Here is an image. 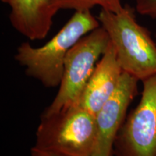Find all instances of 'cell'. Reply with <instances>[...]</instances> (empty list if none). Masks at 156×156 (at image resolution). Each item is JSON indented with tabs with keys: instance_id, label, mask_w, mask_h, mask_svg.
Instances as JSON below:
<instances>
[{
	"instance_id": "ba28073f",
	"label": "cell",
	"mask_w": 156,
	"mask_h": 156,
	"mask_svg": "<svg viewBox=\"0 0 156 156\" xmlns=\"http://www.w3.org/2000/svg\"><path fill=\"white\" fill-rule=\"evenodd\" d=\"M123 73L116 50L110 43L75 104L95 115L116 91Z\"/></svg>"
},
{
	"instance_id": "9c48e42d",
	"label": "cell",
	"mask_w": 156,
	"mask_h": 156,
	"mask_svg": "<svg viewBox=\"0 0 156 156\" xmlns=\"http://www.w3.org/2000/svg\"><path fill=\"white\" fill-rule=\"evenodd\" d=\"M95 6H100L104 9L114 13L120 12L124 6L122 0H60L61 9H73L77 11H87Z\"/></svg>"
},
{
	"instance_id": "6da1fadb",
	"label": "cell",
	"mask_w": 156,
	"mask_h": 156,
	"mask_svg": "<svg viewBox=\"0 0 156 156\" xmlns=\"http://www.w3.org/2000/svg\"><path fill=\"white\" fill-rule=\"evenodd\" d=\"M101 26L90 10L75 12L59 31L41 47H33L28 42L17 48L15 61L25 67V74L44 87L59 86L65 58L69 51L84 36Z\"/></svg>"
},
{
	"instance_id": "5b68a950",
	"label": "cell",
	"mask_w": 156,
	"mask_h": 156,
	"mask_svg": "<svg viewBox=\"0 0 156 156\" xmlns=\"http://www.w3.org/2000/svg\"><path fill=\"white\" fill-rule=\"evenodd\" d=\"M142 82L140 102L115 139L114 156H156V75Z\"/></svg>"
},
{
	"instance_id": "277c9868",
	"label": "cell",
	"mask_w": 156,
	"mask_h": 156,
	"mask_svg": "<svg viewBox=\"0 0 156 156\" xmlns=\"http://www.w3.org/2000/svg\"><path fill=\"white\" fill-rule=\"evenodd\" d=\"M111 41L102 26L80 39L68 52L57 94L41 116H47L75 104Z\"/></svg>"
},
{
	"instance_id": "7a4b0ae2",
	"label": "cell",
	"mask_w": 156,
	"mask_h": 156,
	"mask_svg": "<svg viewBox=\"0 0 156 156\" xmlns=\"http://www.w3.org/2000/svg\"><path fill=\"white\" fill-rule=\"evenodd\" d=\"M31 149L58 156H94L98 142L95 115L78 104L41 117Z\"/></svg>"
},
{
	"instance_id": "3957f363",
	"label": "cell",
	"mask_w": 156,
	"mask_h": 156,
	"mask_svg": "<svg viewBox=\"0 0 156 156\" xmlns=\"http://www.w3.org/2000/svg\"><path fill=\"white\" fill-rule=\"evenodd\" d=\"M134 12L126 5L118 13L101 9L97 17L108 34L123 72L143 81L156 75V43L137 23Z\"/></svg>"
},
{
	"instance_id": "8fae6325",
	"label": "cell",
	"mask_w": 156,
	"mask_h": 156,
	"mask_svg": "<svg viewBox=\"0 0 156 156\" xmlns=\"http://www.w3.org/2000/svg\"><path fill=\"white\" fill-rule=\"evenodd\" d=\"M30 153H31V156H58V155H53V154H49V153H43V152L36 151L32 149H31Z\"/></svg>"
},
{
	"instance_id": "52a82bcc",
	"label": "cell",
	"mask_w": 156,
	"mask_h": 156,
	"mask_svg": "<svg viewBox=\"0 0 156 156\" xmlns=\"http://www.w3.org/2000/svg\"><path fill=\"white\" fill-rule=\"evenodd\" d=\"M10 7L9 21L19 34L30 41L43 40L53 25L60 0H1Z\"/></svg>"
},
{
	"instance_id": "8992f818",
	"label": "cell",
	"mask_w": 156,
	"mask_h": 156,
	"mask_svg": "<svg viewBox=\"0 0 156 156\" xmlns=\"http://www.w3.org/2000/svg\"><path fill=\"white\" fill-rule=\"evenodd\" d=\"M138 82L123 73L116 91L95 115L98 142L94 156H114L115 139L125 121L129 106L137 94Z\"/></svg>"
},
{
	"instance_id": "30bf717a",
	"label": "cell",
	"mask_w": 156,
	"mask_h": 156,
	"mask_svg": "<svg viewBox=\"0 0 156 156\" xmlns=\"http://www.w3.org/2000/svg\"><path fill=\"white\" fill-rule=\"evenodd\" d=\"M134 9L138 14L156 20V0H136Z\"/></svg>"
}]
</instances>
